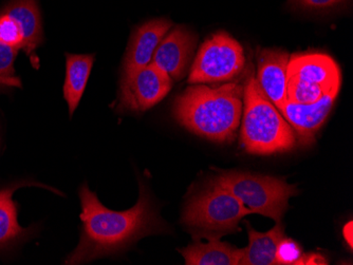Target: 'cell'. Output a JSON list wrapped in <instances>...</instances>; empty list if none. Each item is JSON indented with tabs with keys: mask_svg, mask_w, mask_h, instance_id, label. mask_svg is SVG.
<instances>
[{
	"mask_svg": "<svg viewBox=\"0 0 353 265\" xmlns=\"http://www.w3.org/2000/svg\"><path fill=\"white\" fill-rule=\"evenodd\" d=\"M19 49L0 43V78L14 76V61L19 55Z\"/></svg>",
	"mask_w": 353,
	"mask_h": 265,
	"instance_id": "44dd1931",
	"label": "cell"
},
{
	"mask_svg": "<svg viewBox=\"0 0 353 265\" xmlns=\"http://www.w3.org/2000/svg\"><path fill=\"white\" fill-rule=\"evenodd\" d=\"M0 43L16 49L23 48V35L15 19L7 14H0Z\"/></svg>",
	"mask_w": 353,
	"mask_h": 265,
	"instance_id": "ac0fdd59",
	"label": "cell"
},
{
	"mask_svg": "<svg viewBox=\"0 0 353 265\" xmlns=\"http://www.w3.org/2000/svg\"><path fill=\"white\" fill-rule=\"evenodd\" d=\"M245 55L243 45L225 32L208 37L198 51L190 67L188 83L229 82L245 71Z\"/></svg>",
	"mask_w": 353,
	"mask_h": 265,
	"instance_id": "52a82bcc",
	"label": "cell"
},
{
	"mask_svg": "<svg viewBox=\"0 0 353 265\" xmlns=\"http://www.w3.org/2000/svg\"><path fill=\"white\" fill-rule=\"evenodd\" d=\"M12 189L0 191V245L13 240L23 233L17 221V211L12 201Z\"/></svg>",
	"mask_w": 353,
	"mask_h": 265,
	"instance_id": "e0dca14e",
	"label": "cell"
},
{
	"mask_svg": "<svg viewBox=\"0 0 353 265\" xmlns=\"http://www.w3.org/2000/svg\"><path fill=\"white\" fill-rule=\"evenodd\" d=\"M243 86L240 143L245 151L271 156L292 150L296 145V134L279 109L265 96L252 68L245 75Z\"/></svg>",
	"mask_w": 353,
	"mask_h": 265,
	"instance_id": "3957f363",
	"label": "cell"
},
{
	"mask_svg": "<svg viewBox=\"0 0 353 265\" xmlns=\"http://www.w3.org/2000/svg\"><path fill=\"white\" fill-rule=\"evenodd\" d=\"M208 243L196 242L179 249L186 265H239L245 248H237L219 238H208Z\"/></svg>",
	"mask_w": 353,
	"mask_h": 265,
	"instance_id": "4fadbf2b",
	"label": "cell"
},
{
	"mask_svg": "<svg viewBox=\"0 0 353 265\" xmlns=\"http://www.w3.org/2000/svg\"><path fill=\"white\" fill-rule=\"evenodd\" d=\"M66 59V80L63 85V98L68 104L69 114L72 116L86 88L94 63V55L67 53Z\"/></svg>",
	"mask_w": 353,
	"mask_h": 265,
	"instance_id": "2e32d148",
	"label": "cell"
},
{
	"mask_svg": "<svg viewBox=\"0 0 353 265\" xmlns=\"http://www.w3.org/2000/svg\"><path fill=\"white\" fill-rule=\"evenodd\" d=\"M197 35L185 27L174 28L159 43L152 63L172 81H181L194 56Z\"/></svg>",
	"mask_w": 353,
	"mask_h": 265,
	"instance_id": "9c48e42d",
	"label": "cell"
},
{
	"mask_svg": "<svg viewBox=\"0 0 353 265\" xmlns=\"http://www.w3.org/2000/svg\"><path fill=\"white\" fill-rule=\"evenodd\" d=\"M303 253L297 243L283 237L276 252V264H299Z\"/></svg>",
	"mask_w": 353,
	"mask_h": 265,
	"instance_id": "d6986e66",
	"label": "cell"
},
{
	"mask_svg": "<svg viewBox=\"0 0 353 265\" xmlns=\"http://www.w3.org/2000/svg\"><path fill=\"white\" fill-rule=\"evenodd\" d=\"M79 199L84 227L81 241L66 259V264H81L116 254L143 237L164 231L163 221L159 218L142 184L137 204L128 211L106 209L86 184L79 189Z\"/></svg>",
	"mask_w": 353,
	"mask_h": 265,
	"instance_id": "6da1fadb",
	"label": "cell"
},
{
	"mask_svg": "<svg viewBox=\"0 0 353 265\" xmlns=\"http://www.w3.org/2000/svg\"><path fill=\"white\" fill-rule=\"evenodd\" d=\"M290 54L281 49H263L257 54V83L281 112L287 102L288 64Z\"/></svg>",
	"mask_w": 353,
	"mask_h": 265,
	"instance_id": "8fae6325",
	"label": "cell"
},
{
	"mask_svg": "<svg viewBox=\"0 0 353 265\" xmlns=\"http://www.w3.org/2000/svg\"><path fill=\"white\" fill-rule=\"evenodd\" d=\"M344 237L348 241L349 246H352V222H349L344 229Z\"/></svg>",
	"mask_w": 353,
	"mask_h": 265,
	"instance_id": "cb8c5ba5",
	"label": "cell"
},
{
	"mask_svg": "<svg viewBox=\"0 0 353 265\" xmlns=\"http://www.w3.org/2000/svg\"><path fill=\"white\" fill-rule=\"evenodd\" d=\"M214 181L231 191L253 213L281 222L289 200L297 193L296 186L285 180L245 171H222Z\"/></svg>",
	"mask_w": 353,
	"mask_h": 265,
	"instance_id": "5b68a950",
	"label": "cell"
},
{
	"mask_svg": "<svg viewBox=\"0 0 353 265\" xmlns=\"http://www.w3.org/2000/svg\"><path fill=\"white\" fill-rule=\"evenodd\" d=\"M340 91H332L311 104L285 102L281 114L295 131L301 145H309L328 118Z\"/></svg>",
	"mask_w": 353,
	"mask_h": 265,
	"instance_id": "30bf717a",
	"label": "cell"
},
{
	"mask_svg": "<svg viewBox=\"0 0 353 265\" xmlns=\"http://www.w3.org/2000/svg\"><path fill=\"white\" fill-rule=\"evenodd\" d=\"M341 69L324 53L291 55L288 64L287 102L311 104L332 91H340Z\"/></svg>",
	"mask_w": 353,
	"mask_h": 265,
	"instance_id": "8992f818",
	"label": "cell"
},
{
	"mask_svg": "<svg viewBox=\"0 0 353 265\" xmlns=\"http://www.w3.org/2000/svg\"><path fill=\"white\" fill-rule=\"evenodd\" d=\"M0 85H5V86L21 87V83L19 77H3L0 78Z\"/></svg>",
	"mask_w": 353,
	"mask_h": 265,
	"instance_id": "603a6c76",
	"label": "cell"
},
{
	"mask_svg": "<svg viewBox=\"0 0 353 265\" xmlns=\"http://www.w3.org/2000/svg\"><path fill=\"white\" fill-rule=\"evenodd\" d=\"M299 264H327V261L322 256L316 254L303 255Z\"/></svg>",
	"mask_w": 353,
	"mask_h": 265,
	"instance_id": "7402d4cb",
	"label": "cell"
},
{
	"mask_svg": "<svg viewBox=\"0 0 353 265\" xmlns=\"http://www.w3.org/2000/svg\"><path fill=\"white\" fill-rule=\"evenodd\" d=\"M252 211L215 181L188 201L182 223L194 239L220 238L239 231L240 221Z\"/></svg>",
	"mask_w": 353,
	"mask_h": 265,
	"instance_id": "277c9868",
	"label": "cell"
},
{
	"mask_svg": "<svg viewBox=\"0 0 353 265\" xmlns=\"http://www.w3.org/2000/svg\"><path fill=\"white\" fill-rule=\"evenodd\" d=\"M172 80L152 63L130 73H123L120 107L128 112H146L161 102L172 90Z\"/></svg>",
	"mask_w": 353,
	"mask_h": 265,
	"instance_id": "ba28073f",
	"label": "cell"
},
{
	"mask_svg": "<svg viewBox=\"0 0 353 265\" xmlns=\"http://www.w3.org/2000/svg\"><path fill=\"white\" fill-rule=\"evenodd\" d=\"M249 245L243 251L240 265H275L279 242L285 237L281 222L276 223L268 233H259L247 223Z\"/></svg>",
	"mask_w": 353,
	"mask_h": 265,
	"instance_id": "9a60e30c",
	"label": "cell"
},
{
	"mask_svg": "<svg viewBox=\"0 0 353 265\" xmlns=\"http://www.w3.org/2000/svg\"><path fill=\"white\" fill-rule=\"evenodd\" d=\"M245 86L237 82L211 87L190 86L176 96L172 114L176 122L210 141L231 142L243 116Z\"/></svg>",
	"mask_w": 353,
	"mask_h": 265,
	"instance_id": "7a4b0ae2",
	"label": "cell"
},
{
	"mask_svg": "<svg viewBox=\"0 0 353 265\" xmlns=\"http://www.w3.org/2000/svg\"><path fill=\"white\" fill-rule=\"evenodd\" d=\"M348 0H289L291 7L305 11H325L340 7Z\"/></svg>",
	"mask_w": 353,
	"mask_h": 265,
	"instance_id": "ffe728a7",
	"label": "cell"
},
{
	"mask_svg": "<svg viewBox=\"0 0 353 265\" xmlns=\"http://www.w3.org/2000/svg\"><path fill=\"white\" fill-rule=\"evenodd\" d=\"M1 13L15 19L23 35V48L28 55L33 57L34 51L43 41V25L41 14L35 0H14Z\"/></svg>",
	"mask_w": 353,
	"mask_h": 265,
	"instance_id": "5bb4252c",
	"label": "cell"
},
{
	"mask_svg": "<svg viewBox=\"0 0 353 265\" xmlns=\"http://www.w3.org/2000/svg\"><path fill=\"white\" fill-rule=\"evenodd\" d=\"M172 28L168 19H152L137 29L125 55L123 73H130L152 63V56Z\"/></svg>",
	"mask_w": 353,
	"mask_h": 265,
	"instance_id": "7c38bea8",
	"label": "cell"
}]
</instances>
